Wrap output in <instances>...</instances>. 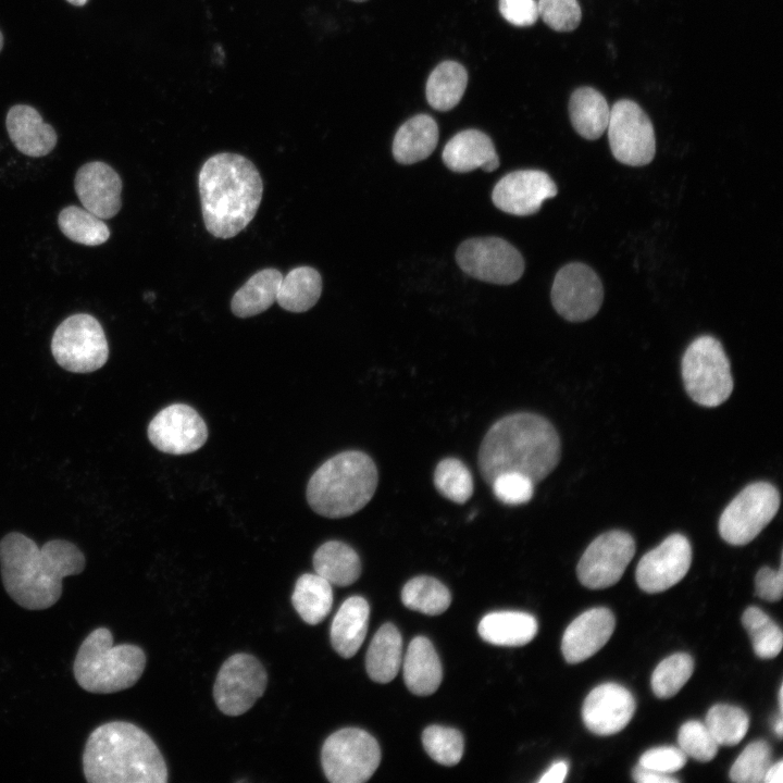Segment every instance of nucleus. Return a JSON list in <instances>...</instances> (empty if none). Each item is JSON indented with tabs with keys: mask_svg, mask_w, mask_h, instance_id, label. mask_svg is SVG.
Segmentation results:
<instances>
[{
	"mask_svg": "<svg viewBox=\"0 0 783 783\" xmlns=\"http://www.w3.org/2000/svg\"><path fill=\"white\" fill-rule=\"evenodd\" d=\"M86 564L82 550L65 539L38 547L26 535L11 532L0 540V571L7 594L21 607L44 610L62 595V581Z\"/></svg>",
	"mask_w": 783,
	"mask_h": 783,
	"instance_id": "1",
	"label": "nucleus"
},
{
	"mask_svg": "<svg viewBox=\"0 0 783 783\" xmlns=\"http://www.w3.org/2000/svg\"><path fill=\"white\" fill-rule=\"evenodd\" d=\"M560 455V438L547 419L532 412H517L489 427L477 459L480 472L488 484L504 472L522 473L537 484L557 467Z\"/></svg>",
	"mask_w": 783,
	"mask_h": 783,
	"instance_id": "2",
	"label": "nucleus"
},
{
	"mask_svg": "<svg viewBox=\"0 0 783 783\" xmlns=\"http://www.w3.org/2000/svg\"><path fill=\"white\" fill-rule=\"evenodd\" d=\"M203 222L216 238L236 236L253 220L263 194L256 165L246 157L221 152L210 157L198 174Z\"/></svg>",
	"mask_w": 783,
	"mask_h": 783,
	"instance_id": "3",
	"label": "nucleus"
},
{
	"mask_svg": "<svg viewBox=\"0 0 783 783\" xmlns=\"http://www.w3.org/2000/svg\"><path fill=\"white\" fill-rule=\"evenodd\" d=\"M89 783H165L167 769L158 746L137 725L111 721L96 728L83 753Z\"/></svg>",
	"mask_w": 783,
	"mask_h": 783,
	"instance_id": "4",
	"label": "nucleus"
},
{
	"mask_svg": "<svg viewBox=\"0 0 783 783\" xmlns=\"http://www.w3.org/2000/svg\"><path fill=\"white\" fill-rule=\"evenodd\" d=\"M378 473L372 458L348 450L327 459L307 486L311 509L325 518L339 519L361 510L373 497Z\"/></svg>",
	"mask_w": 783,
	"mask_h": 783,
	"instance_id": "5",
	"label": "nucleus"
},
{
	"mask_svg": "<svg viewBox=\"0 0 783 783\" xmlns=\"http://www.w3.org/2000/svg\"><path fill=\"white\" fill-rule=\"evenodd\" d=\"M146 667L144 650L132 644H113L109 629L98 627L82 642L73 673L78 685L90 693L110 694L133 686Z\"/></svg>",
	"mask_w": 783,
	"mask_h": 783,
	"instance_id": "6",
	"label": "nucleus"
},
{
	"mask_svg": "<svg viewBox=\"0 0 783 783\" xmlns=\"http://www.w3.org/2000/svg\"><path fill=\"white\" fill-rule=\"evenodd\" d=\"M682 376L687 394L700 406L717 407L733 390L729 359L712 336H700L687 347L682 359Z\"/></svg>",
	"mask_w": 783,
	"mask_h": 783,
	"instance_id": "7",
	"label": "nucleus"
},
{
	"mask_svg": "<svg viewBox=\"0 0 783 783\" xmlns=\"http://www.w3.org/2000/svg\"><path fill=\"white\" fill-rule=\"evenodd\" d=\"M381 761L376 739L358 728H344L331 734L321 750L326 779L332 783H362L368 781Z\"/></svg>",
	"mask_w": 783,
	"mask_h": 783,
	"instance_id": "8",
	"label": "nucleus"
},
{
	"mask_svg": "<svg viewBox=\"0 0 783 783\" xmlns=\"http://www.w3.org/2000/svg\"><path fill=\"white\" fill-rule=\"evenodd\" d=\"M51 352L57 363L66 371L88 373L104 365L109 346L99 321L90 314L77 313L55 328Z\"/></svg>",
	"mask_w": 783,
	"mask_h": 783,
	"instance_id": "9",
	"label": "nucleus"
},
{
	"mask_svg": "<svg viewBox=\"0 0 783 783\" xmlns=\"http://www.w3.org/2000/svg\"><path fill=\"white\" fill-rule=\"evenodd\" d=\"M780 494L770 483L756 482L746 486L723 510L719 533L729 544L739 546L751 542L775 517Z\"/></svg>",
	"mask_w": 783,
	"mask_h": 783,
	"instance_id": "10",
	"label": "nucleus"
},
{
	"mask_svg": "<svg viewBox=\"0 0 783 783\" xmlns=\"http://www.w3.org/2000/svg\"><path fill=\"white\" fill-rule=\"evenodd\" d=\"M613 157L631 166L648 164L655 157L656 138L650 119L634 101L622 99L610 108L607 129Z\"/></svg>",
	"mask_w": 783,
	"mask_h": 783,
	"instance_id": "11",
	"label": "nucleus"
},
{
	"mask_svg": "<svg viewBox=\"0 0 783 783\" xmlns=\"http://www.w3.org/2000/svg\"><path fill=\"white\" fill-rule=\"evenodd\" d=\"M268 674L252 655L238 652L227 658L216 675L213 697L226 716L237 717L248 711L263 695Z\"/></svg>",
	"mask_w": 783,
	"mask_h": 783,
	"instance_id": "12",
	"label": "nucleus"
},
{
	"mask_svg": "<svg viewBox=\"0 0 783 783\" xmlns=\"http://www.w3.org/2000/svg\"><path fill=\"white\" fill-rule=\"evenodd\" d=\"M456 260L468 275L498 285L517 282L524 271L519 250L499 237L464 240L457 249Z\"/></svg>",
	"mask_w": 783,
	"mask_h": 783,
	"instance_id": "13",
	"label": "nucleus"
},
{
	"mask_svg": "<svg viewBox=\"0 0 783 783\" xmlns=\"http://www.w3.org/2000/svg\"><path fill=\"white\" fill-rule=\"evenodd\" d=\"M635 554L633 537L623 531H610L596 537L582 555L576 573L582 585L601 589L622 577Z\"/></svg>",
	"mask_w": 783,
	"mask_h": 783,
	"instance_id": "14",
	"label": "nucleus"
},
{
	"mask_svg": "<svg viewBox=\"0 0 783 783\" xmlns=\"http://www.w3.org/2000/svg\"><path fill=\"white\" fill-rule=\"evenodd\" d=\"M602 299V284L588 265L569 263L557 272L551 287V302L566 320L581 322L593 318Z\"/></svg>",
	"mask_w": 783,
	"mask_h": 783,
	"instance_id": "15",
	"label": "nucleus"
},
{
	"mask_svg": "<svg viewBox=\"0 0 783 783\" xmlns=\"http://www.w3.org/2000/svg\"><path fill=\"white\" fill-rule=\"evenodd\" d=\"M148 438L162 452L186 455L204 445L208 428L192 407L173 403L159 411L150 421Z\"/></svg>",
	"mask_w": 783,
	"mask_h": 783,
	"instance_id": "16",
	"label": "nucleus"
},
{
	"mask_svg": "<svg viewBox=\"0 0 783 783\" xmlns=\"http://www.w3.org/2000/svg\"><path fill=\"white\" fill-rule=\"evenodd\" d=\"M691 563L692 547L688 539L674 533L641 558L635 573L636 582L646 593L663 592L685 576Z\"/></svg>",
	"mask_w": 783,
	"mask_h": 783,
	"instance_id": "17",
	"label": "nucleus"
},
{
	"mask_svg": "<svg viewBox=\"0 0 783 783\" xmlns=\"http://www.w3.org/2000/svg\"><path fill=\"white\" fill-rule=\"evenodd\" d=\"M551 177L539 170H520L500 178L492 194L494 204L514 215L536 213L543 202L557 195Z\"/></svg>",
	"mask_w": 783,
	"mask_h": 783,
	"instance_id": "18",
	"label": "nucleus"
},
{
	"mask_svg": "<svg viewBox=\"0 0 783 783\" xmlns=\"http://www.w3.org/2000/svg\"><path fill=\"white\" fill-rule=\"evenodd\" d=\"M635 708V699L627 688L617 683H604L586 696L582 719L591 732L612 735L629 724Z\"/></svg>",
	"mask_w": 783,
	"mask_h": 783,
	"instance_id": "19",
	"label": "nucleus"
},
{
	"mask_svg": "<svg viewBox=\"0 0 783 783\" xmlns=\"http://www.w3.org/2000/svg\"><path fill=\"white\" fill-rule=\"evenodd\" d=\"M83 207L100 219L115 216L122 206V179L109 164L92 161L82 165L74 178Z\"/></svg>",
	"mask_w": 783,
	"mask_h": 783,
	"instance_id": "20",
	"label": "nucleus"
},
{
	"mask_svg": "<svg viewBox=\"0 0 783 783\" xmlns=\"http://www.w3.org/2000/svg\"><path fill=\"white\" fill-rule=\"evenodd\" d=\"M613 613L604 607L592 608L576 617L566 629L561 651L569 663L582 662L595 655L611 637Z\"/></svg>",
	"mask_w": 783,
	"mask_h": 783,
	"instance_id": "21",
	"label": "nucleus"
},
{
	"mask_svg": "<svg viewBox=\"0 0 783 783\" xmlns=\"http://www.w3.org/2000/svg\"><path fill=\"white\" fill-rule=\"evenodd\" d=\"M5 125L15 148L28 157H44L57 145L54 128L45 123L39 112L30 105H13L8 111Z\"/></svg>",
	"mask_w": 783,
	"mask_h": 783,
	"instance_id": "22",
	"label": "nucleus"
},
{
	"mask_svg": "<svg viewBox=\"0 0 783 783\" xmlns=\"http://www.w3.org/2000/svg\"><path fill=\"white\" fill-rule=\"evenodd\" d=\"M443 161L448 169L457 173H467L477 167L493 172L499 166L492 139L477 129L456 134L444 147Z\"/></svg>",
	"mask_w": 783,
	"mask_h": 783,
	"instance_id": "23",
	"label": "nucleus"
},
{
	"mask_svg": "<svg viewBox=\"0 0 783 783\" xmlns=\"http://www.w3.org/2000/svg\"><path fill=\"white\" fill-rule=\"evenodd\" d=\"M442 679L440 660L431 641L424 636L414 637L403 660V680L408 689L427 696L437 691Z\"/></svg>",
	"mask_w": 783,
	"mask_h": 783,
	"instance_id": "24",
	"label": "nucleus"
},
{
	"mask_svg": "<svg viewBox=\"0 0 783 783\" xmlns=\"http://www.w3.org/2000/svg\"><path fill=\"white\" fill-rule=\"evenodd\" d=\"M370 607L361 596L347 598L331 625V643L343 658L352 657L361 647L368 631Z\"/></svg>",
	"mask_w": 783,
	"mask_h": 783,
	"instance_id": "25",
	"label": "nucleus"
},
{
	"mask_svg": "<svg viewBox=\"0 0 783 783\" xmlns=\"http://www.w3.org/2000/svg\"><path fill=\"white\" fill-rule=\"evenodd\" d=\"M538 630L536 619L521 611H495L487 613L478 623V634L487 643L497 646H523L530 643Z\"/></svg>",
	"mask_w": 783,
	"mask_h": 783,
	"instance_id": "26",
	"label": "nucleus"
},
{
	"mask_svg": "<svg viewBox=\"0 0 783 783\" xmlns=\"http://www.w3.org/2000/svg\"><path fill=\"white\" fill-rule=\"evenodd\" d=\"M438 141V126L433 117L419 114L405 122L393 141V154L401 164H412L426 159Z\"/></svg>",
	"mask_w": 783,
	"mask_h": 783,
	"instance_id": "27",
	"label": "nucleus"
},
{
	"mask_svg": "<svg viewBox=\"0 0 783 783\" xmlns=\"http://www.w3.org/2000/svg\"><path fill=\"white\" fill-rule=\"evenodd\" d=\"M569 114L575 132L585 139L595 140L607 129L610 107L595 88L580 87L570 97Z\"/></svg>",
	"mask_w": 783,
	"mask_h": 783,
	"instance_id": "28",
	"label": "nucleus"
},
{
	"mask_svg": "<svg viewBox=\"0 0 783 783\" xmlns=\"http://www.w3.org/2000/svg\"><path fill=\"white\" fill-rule=\"evenodd\" d=\"M283 274L272 268L254 273L233 296L231 309L235 316L250 318L268 310L274 302Z\"/></svg>",
	"mask_w": 783,
	"mask_h": 783,
	"instance_id": "29",
	"label": "nucleus"
},
{
	"mask_svg": "<svg viewBox=\"0 0 783 783\" xmlns=\"http://www.w3.org/2000/svg\"><path fill=\"white\" fill-rule=\"evenodd\" d=\"M312 561L315 573L337 586H348L361 574L358 554L343 542L330 540L322 544L315 550Z\"/></svg>",
	"mask_w": 783,
	"mask_h": 783,
	"instance_id": "30",
	"label": "nucleus"
},
{
	"mask_svg": "<svg viewBox=\"0 0 783 783\" xmlns=\"http://www.w3.org/2000/svg\"><path fill=\"white\" fill-rule=\"evenodd\" d=\"M402 639L391 623L383 624L368 648L365 667L371 680L388 683L397 675L401 663Z\"/></svg>",
	"mask_w": 783,
	"mask_h": 783,
	"instance_id": "31",
	"label": "nucleus"
},
{
	"mask_svg": "<svg viewBox=\"0 0 783 783\" xmlns=\"http://www.w3.org/2000/svg\"><path fill=\"white\" fill-rule=\"evenodd\" d=\"M322 294L320 273L307 265L297 266L283 276L276 302L289 312L300 313L311 309Z\"/></svg>",
	"mask_w": 783,
	"mask_h": 783,
	"instance_id": "32",
	"label": "nucleus"
},
{
	"mask_svg": "<svg viewBox=\"0 0 783 783\" xmlns=\"http://www.w3.org/2000/svg\"><path fill=\"white\" fill-rule=\"evenodd\" d=\"M291 604L306 623L319 624L333 605L332 584L316 573H304L296 582Z\"/></svg>",
	"mask_w": 783,
	"mask_h": 783,
	"instance_id": "33",
	"label": "nucleus"
},
{
	"mask_svg": "<svg viewBox=\"0 0 783 783\" xmlns=\"http://www.w3.org/2000/svg\"><path fill=\"white\" fill-rule=\"evenodd\" d=\"M468 84L465 69L455 61L437 65L426 82V99L432 108L449 111L461 100Z\"/></svg>",
	"mask_w": 783,
	"mask_h": 783,
	"instance_id": "34",
	"label": "nucleus"
},
{
	"mask_svg": "<svg viewBox=\"0 0 783 783\" xmlns=\"http://www.w3.org/2000/svg\"><path fill=\"white\" fill-rule=\"evenodd\" d=\"M58 224L70 240L80 245L99 246L110 237V229L102 219L77 206L62 209Z\"/></svg>",
	"mask_w": 783,
	"mask_h": 783,
	"instance_id": "35",
	"label": "nucleus"
},
{
	"mask_svg": "<svg viewBox=\"0 0 783 783\" xmlns=\"http://www.w3.org/2000/svg\"><path fill=\"white\" fill-rule=\"evenodd\" d=\"M401 600L411 610L437 616L448 609L451 595L442 582L422 575L413 577L405 584Z\"/></svg>",
	"mask_w": 783,
	"mask_h": 783,
	"instance_id": "36",
	"label": "nucleus"
},
{
	"mask_svg": "<svg viewBox=\"0 0 783 783\" xmlns=\"http://www.w3.org/2000/svg\"><path fill=\"white\" fill-rule=\"evenodd\" d=\"M742 623L759 658L771 659L780 654L783 642L782 631L767 613L758 607H748L742 616Z\"/></svg>",
	"mask_w": 783,
	"mask_h": 783,
	"instance_id": "37",
	"label": "nucleus"
},
{
	"mask_svg": "<svg viewBox=\"0 0 783 783\" xmlns=\"http://www.w3.org/2000/svg\"><path fill=\"white\" fill-rule=\"evenodd\" d=\"M705 724L718 745L734 746L746 735L749 718L739 707L718 704L708 710Z\"/></svg>",
	"mask_w": 783,
	"mask_h": 783,
	"instance_id": "38",
	"label": "nucleus"
},
{
	"mask_svg": "<svg viewBox=\"0 0 783 783\" xmlns=\"http://www.w3.org/2000/svg\"><path fill=\"white\" fill-rule=\"evenodd\" d=\"M434 485L447 499L467 502L473 494V478L468 467L457 458H445L434 471Z\"/></svg>",
	"mask_w": 783,
	"mask_h": 783,
	"instance_id": "39",
	"label": "nucleus"
},
{
	"mask_svg": "<svg viewBox=\"0 0 783 783\" xmlns=\"http://www.w3.org/2000/svg\"><path fill=\"white\" fill-rule=\"evenodd\" d=\"M694 661L688 654H673L656 667L651 675V688L659 698L674 696L689 680Z\"/></svg>",
	"mask_w": 783,
	"mask_h": 783,
	"instance_id": "40",
	"label": "nucleus"
},
{
	"mask_svg": "<svg viewBox=\"0 0 783 783\" xmlns=\"http://www.w3.org/2000/svg\"><path fill=\"white\" fill-rule=\"evenodd\" d=\"M422 743L430 757L440 765L455 766L462 758L463 737L456 729L430 725L423 731Z\"/></svg>",
	"mask_w": 783,
	"mask_h": 783,
	"instance_id": "41",
	"label": "nucleus"
},
{
	"mask_svg": "<svg viewBox=\"0 0 783 783\" xmlns=\"http://www.w3.org/2000/svg\"><path fill=\"white\" fill-rule=\"evenodd\" d=\"M771 766V747L765 741L748 744L734 761L730 779L736 783H760Z\"/></svg>",
	"mask_w": 783,
	"mask_h": 783,
	"instance_id": "42",
	"label": "nucleus"
},
{
	"mask_svg": "<svg viewBox=\"0 0 783 783\" xmlns=\"http://www.w3.org/2000/svg\"><path fill=\"white\" fill-rule=\"evenodd\" d=\"M678 742L686 756L701 762L713 759L719 748L706 724L697 720L686 721L681 725Z\"/></svg>",
	"mask_w": 783,
	"mask_h": 783,
	"instance_id": "43",
	"label": "nucleus"
},
{
	"mask_svg": "<svg viewBox=\"0 0 783 783\" xmlns=\"http://www.w3.org/2000/svg\"><path fill=\"white\" fill-rule=\"evenodd\" d=\"M538 17L557 32H571L581 22L582 11L577 0H538Z\"/></svg>",
	"mask_w": 783,
	"mask_h": 783,
	"instance_id": "44",
	"label": "nucleus"
},
{
	"mask_svg": "<svg viewBox=\"0 0 783 783\" xmlns=\"http://www.w3.org/2000/svg\"><path fill=\"white\" fill-rule=\"evenodd\" d=\"M495 497L505 505L519 506L533 497L534 483L519 472H504L490 483Z\"/></svg>",
	"mask_w": 783,
	"mask_h": 783,
	"instance_id": "45",
	"label": "nucleus"
},
{
	"mask_svg": "<svg viewBox=\"0 0 783 783\" xmlns=\"http://www.w3.org/2000/svg\"><path fill=\"white\" fill-rule=\"evenodd\" d=\"M686 763V755L680 747L660 746L646 750L638 765L662 774L681 770Z\"/></svg>",
	"mask_w": 783,
	"mask_h": 783,
	"instance_id": "46",
	"label": "nucleus"
},
{
	"mask_svg": "<svg viewBox=\"0 0 783 783\" xmlns=\"http://www.w3.org/2000/svg\"><path fill=\"white\" fill-rule=\"evenodd\" d=\"M499 12L507 22L515 26H531L538 18L535 0H499Z\"/></svg>",
	"mask_w": 783,
	"mask_h": 783,
	"instance_id": "47",
	"label": "nucleus"
},
{
	"mask_svg": "<svg viewBox=\"0 0 783 783\" xmlns=\"http://www.w3.org/2000/svg\"><path fill=\"white\" fill-rule=\"evenodd\" d=\"M783 572L782 564L778 571L763 567L755 579L756 594L768 601H778L782 597Z\"/></svg>",
	"mask_w": 783,
	"mask_h": 783,
	"instance_id": "48",
	"label": "nucleus"
},
{
	"mask_svg": "<svg viewBox=\"0 0 783 783\" xmlns=\"http://www.w3.org/2000/svg\"><path fill=\"white\" fill-rule=\"evenodd\" d=\"M633 780L638 783H676L678 779L662 774L637 765L632 772Z\"/></svg>",
	"mask_w": 783,
	"mask_h": 783,
	"instance_id": "49",
	"label": "nucleus"
},
{
	"mask_svg": "<svg viewBox=\"0 0 783 783\" xmlns=\"http://www.w3.org/2000/svg\"><path fill=\"white\" fill-rule=\"evenodd\" d=\"M568 773V763L563 760L555 762L538 780L539 783H561Z\"/></svg>",
	"mask_w": 783,
	"mask_h": 783,
	"instance_id": "50",
	"label": "nucleus"
},
{
	"mask_svg": "<svg viewBox=\"0 0 783 783\" xmlns=\"http://www.w3.org/2000/svg\"><path fill=\"white\" fill-rule=\"evenodd\" d=\"M783 781V762L779 760L774 765H771L765 775L763 782L766 783H782Z\"/></svg>",
	"mask_w": 783,
	"mask_h": 783,
	"instance_id": "51",
	"label": "nucleus"
},
{
	"mask_svg": "<svg viewBox=\"0 0 783 783\" xmlns=\"http://www.w3.org/2000/svg\"><path fill=\"white\" fill-rule=\"evenodd\" d=\"M774 731H775V733L779 735V737L782 736L783 721H782V718H781V717L779 718V720H778L776 723L774 724Z\"/></svg>",
	"mask_w": 783,
	"mask_h": 783,
	"instance_id": "52",
	"label": "nucleus"
},
{
	"mask_svg": "<svg viewBox=\"0 0 783 783\" xmlns=\"http://www.w3.org/2000/svg\"><path fill=\"white\" fill-rule=\"evenodd\" d=\"M66 1L75 7H83L88 0H66Z\"/></svg>",
	"mask_w": 783,
	"mask_h": 783,
	"instance_id": "53",
	"label": "nucleus"
},
{
	"mask_svg": "<svg viewBox=\"0 0 783 783\" xmlns=\"http://www.w3.org/2000/svg\"><path fill=\"white\" fill-rule=\"evenodd\" d=\"M782 697H783V695H782V686H781L780 691H779V706H780L781 711H782V706H783Z\"/></svg>",
	"mask_w": 783,
	"mask_h": 783,
	"instance_id": "54",
	"label": "nucleus"
},
{
	"mask_svg": "<svg viewBox=\"0 0 783 783\" xmlns=\"http://www.w3.org/2000/svg\"><path fill=\"white\" fill-rule=\"evenodd\" d=\"M2 47H3V35L0 30V51H1Z\"/></svg>",
	"mask_w": 783,
	"mask_h": 783,
	"instance_id": "55",
	"label": "nucleus"
},
{
	"mask_svg": "<svg viewBox=\"0 0 783 783\" xmlns=\"http://www.w3.org/2000/svg\"><path fill=\"white\" fill-rule=\"evenodd\" d=\"M351 1L362 2V1H366V0H351Z\"/></svg>",
	"mask_w": 783,
	"mask_h": 783,
	"instance_id": "56",
	"label": "nucleus"
}]
</instances>
